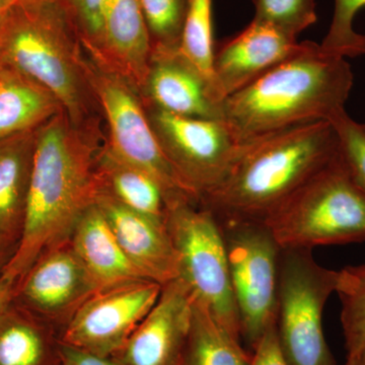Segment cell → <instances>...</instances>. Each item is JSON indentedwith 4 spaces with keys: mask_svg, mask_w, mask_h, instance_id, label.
I'll use <instances>...</instances> for the list:
<instances>
[{
    "mask_svg": "<svg viewBox=\"0 0 365 365\" xmlns=\"http://www.w3.org/2000/svg\"><path fill=\"white\" fill-rule=\"evenodd\" d=\"M16 245L0 244V275L16 252Z\"/></svg>",
    "mask_w": 365,
    "mask_h": 365,
    "instance_id": "836d02e7",
    "label": "cell"
},
{
    "mask_svg": "<svg viewBox=\"0 0 365 365\" xmlns=\"http://www.w3.org/2000/svg\"><path fill=\"white\" fill-rule=\"evenodd\" d=\"M254 20L297 38L318 20L314 0H253Z\"/></svg>",
    "mask_w": 365,
    "mask_h": 365,
    "instance_id": "4316f807",
    "label": "cell"
},
{
    "mask_svg": "<svg viewBox=\"0 0 365 365\" xmlns=\"http://www.w3.org/2000/svg\"><path fill=\"white\" fill-rule=\"evenodd\" d=\"M98 290L68 241L38 258L16 283L14 302L47 323L64 322L66 325L76 309Z\"/></svg>",
    "mask_w": 365,
    "mask_h": 365,
    "instance_id": "7c38bea8",
    "label": "cell"
},
{
    "mask_svg": "<svg viewBox=\"0 0 365 365\" xmlns=\"http://www.w3.org/2000/svg\"><path fill=\"white\" fill-rule=\"evenodd\" d=\"M145 107L163 153L201 202L225 179L239 144L222 120Z\"/></svg>",
    "mask_w": 365,
    "mask_h": 365,
    "instance_id": "30bf717a",
    "label": "cell"
},
{
    "mask_svg": "<svg viewBox=\"0 0 365 365\" xmlns=\"http://www.w3.org/2000/svg\"><path fill=\"white\" fill-rule=\"evenodd\" d=\"M339 153V139L330 121L250 139L237 145L225 179L200 205L220 222H264Z\"/></svg>",
    "mask_w": 365,
    "mask_h": 365,
    "instance_id": "7a4b0ae2",
    "label": "cell"
},
{
    "mask_svg": "<svg viewBox=\"0 0 365 365\" xmlns=\"http://www.w3.org/2000/svg\"><path fill=\"white\" fill-rule=\"evenodd\" d=\"M101 124L76 126L61 112L38 128L20 242L2 275L16 283L45 252L71 240L100 192Z\"/></svg>",
    "mask_w": 365,
    "mask_h": 365,
    "instance_id": "6da1fadb",
    "label": "cell"
},
{
    "mask_svg": "<svg viewBox=\"0 0 365 365\" xmlns=\"http://www.w3.org/2000/svg\"><path fill=\"white\" fill-rule=\"evenodd\" d=\"M140 96L145 106L162 111L220 120L208 78L182 55L179 46L153 45Z\"/></svg>",
    "mask_w": 365,
    "mask_h": 365,
    "instance_id": "9a60e30c",
    "label": "cell"
},
{
    "mask_svg": "<svg viewBox=\"0 0 365 365\" xmlns=\"http://www.w3.org/2000/svg\"><path fill=\"white\" fill-rule=\"evenodd\" d=\"M365 0H334L332 21L319 47L327 54L355 58L365 54V35L355 31V16Z\"/></svg>",
    "mask_w": 365,
    "mask_h": 365,
    "instance_id": "484cf974",
    "label": "cell"
},
{
    "mask_svg": "<svg viewBox=\"0 0 365 365\" xmlns=\"http://www.w3.org/2000/svg\"><path fill=\"white\" fill-rule=\"evenodd\" d=\"M220 223L241 338L253 349L275 324L282 248L264 222Z\"/></svg>",
    "mask_w": 365,
    "mask_h": 365,
    "instance_id": "9c48e42d",
    "label": "cell"
},
{
    "mask_svg": "<svg viewBox=\"0 0 365 365\" xmlns=\"http://www.w3.org/2000/svg\"><path fill=\"white\" fill-rule=\"evenodd\" d=\"M249 365H289L281 350L275 324L252 349Z\"/></svg>",
    "mask_w": 365,
    "mask_h": 365,
    "instance_id": "4dcf8cb0",
    "label": "cell"
},
{
    "mask_svg": "<svg viewBox=\"0 0 365 365\" xmlns=\"http://www.w3.org/2000/svg\"><path fill=\"white\" fill-rule=\"evenodd\" d=\"M282 249L365 242V192L339 155L264 222Z\"/></svg>",
    "mask_w": 365,
    "mask_h": 365,
    "instance_id": "5b68a950",
    "label": "cell"
},
{
    "mask_svg": "<svg viewBox=\"0 0 365 365\" xmlns=\"http://www.w3.org/2000/svg\"><path fill=\"white\" fill-rule=\"evenodd\" d=\"M16 281L0 275V316L11 306L16 297Z\"/></svg>",
    "mask_w": 365,
    "mask_h": 365,
    "instance_id": "d6a6232c",
    "label": "cell"
},
{
    "mask_svg": "<svg viewBox=\"0 0 365 365\" xmlns=\"http://www.w3.org/2000/svg\"><path fill=\"white\" fill-rule=\"evenodd\" d=\"M81 49L83 71L107 123L108 148L155 178L168 197V207L176 202L200 204L163 153L135 86L97 53Z\"/></svg>",
    "mask_w": 365,
    "mask_h": 365,
    "instance_id": "8992f818",
    "label": "cell"
},
{
    "mask_svg": "<svg viewBox=\"0 0 365 365\" xmlns=\"http://www.w3.org/2000/svg\"><path fill=\"white\" fill-rule=\"evenodd\" d=\"M160 292L162 285L150 280L98 290L72 314L60 341L98 356H115L155 306Z\"/></svg>",
    "mask_w": 365,
    "mask_h": 365,
    "instance_id": "8fae6325",
    "label": "cell"
},
{
    "mask_svg": "<svg viewBox=\"0 0 365 365\" xmlns=\"http://www.w3.org/2000/svg\"><path fill=\"white\" fill-rule=\"evenodd\" d=\"M336 294L347 357L365 352V263L341 269Z\"/></svg>",
    "mask_w": 365,
    "mask_h": 365,
    "instance_id": "cb8c5ba5",
    "label": "cell"
},
{
    "mask_svg": "<svg viewBox=\"0 0 365 365\" xmlns=\"http://www.w3.org/2000/svg\"><path fill=\"white\" fill-rule=\"evenodd\" d=\"M251 353L194 299L193 318L181 365H249Z\"/></svg>",
    "mask_w": 365,
    "mask_h": 365,
    "instance_id": "603a6c76",
    "label": "cell"
},
{
    "mask_svg": "<svg viewBox=\"0 0 365 365\" xmlns=\"http://www.w3.org/2000/svg\"><path fill=\"white\" fill-rule=\"evenodd\" d=\"M344 365H365V352L355 356L347 357Z\"/></svg>",
    "mask_w": 365,
    "mask_h": 365,
    "instance_id": "d590c367",
    "label": "cell"
},
{
    "mask_svg": "<svg viewBox=\"0 0 365 365\" xmlns=\"http://www.w3.org/2000/svg\"><path fill=\"white\" fill-rule=\"evenodd\" d=\"M78 30L81 43L88 49L102 47V11L104 0H58Z\"/></svg>",
    "mask_w": 365,
    "mask_h": 365,
    "instance_id": "f546056e",
    "label": "cell"
},
{
    "mask_svg": "<svg viewBox=\"0 0 365 365\" xmlns=\"http://www.w3.org/2000/svg\"><path fill=\"white\" fill-rule=\"evenodd\" d=\"M339 139L340 157L354 181L365 192V123L343 111L331 120Z\"/></svg>",
    "mask_w": 365,
    "mask_h": 365,
    "instance_id": "f1b7e54d",
    "label": "cell"
},
{
    "mask_svg": "<svg viewBox=\"0 0 365 365\" xmlns=\"http://www.w3.org/2000/svg\"><path fill=\"white\" fill-rule=\"evenodd\" d=\"M339 272L323 267L312 250L282 249L275 327L289 365H337L327 344L323 313Z\"/></svg>",
    "mask_w": 365,
    "mask_h": 365,
    "instance_id": "52a82bcc",
    "label": "cell"
},
{
    "mask_svg": "<svg viewBox=\"0 0 365 365\" xmlns=\"http://www.w3.org/2000/svg\"><path fill=\"white\" fill-rule=\"evenodd\" d=\"M179 48L211 83L215 53L212 0H189Z\"/></svg>",
    "mask_w": 365,
    "mask_h": 365,
    "instance_id": "d4e9b609",
    "label": "cell"
},
{
    "mask_svg": "<svg viewBox=\"0 0 365 365\" xmlns=\"http://www.w3.org/2000/svg\"><path fill=\"white\" fill-rule=\"evenodd\" d=\"M354 76L347 59L306 41L281 62L220 104V120L237 144L292 127L331 121L346 111Z\"/></svg>",
    "mask_w": 365,
    "mask_h": 365,
    "instance_id": "3957f363",
    "label": "cell"
},
{
    "mask_svg": "<svg viewBox=\"0 0 365 365\" xmlns=\"http://www.w3.org/2000/svg\"><path fill=\"white\" fill-rule=\"evenodd\" d=\"M302 45L297 38L253 19L215 50L210 83L213 102L220 107L225 98L297 54Z\"/></svg>",
    "mask_w": 365,
    "mask_h": 365,
    "instance_id": "5bb4252c",
    "label": "cell"
},
{
    "mask_svg": "<svg viewBox=\"0 0 365 365\" xmlns=\"http://www.w3.org/2000/svg\"><path fill=\"white\" fill-rule=\"evenodd\" d=\"M165 227L176 250L179 277L228 333L241 340V324L230 282L220 223L200 204L168 207Z\"/></svg>",
    "mask_w": 365,
    "mask_h": 365,
    "instance_id": "ba28073f",
    "label": "cell"
},
{
    "mask_svg": "<svg viewBox=\"0 0 365 365\" xmlns=\"http://www.w3.org/2000/svg\"><path fill=\"white\" fill-rule=\"evenodd\" d=\"M60 365H123L113 357L98 356L58 342Z\"/></svg>",
    "mask_w": 365,
    "mask_h": 365,
    "instance_id": "1f68e13d",
    "label": "cell"
},
{
    "mask_svg": "<svg viewBox=\"0 0 365 365\" xmlns=\"http://www.w3.org/2000/svg\"><path fill=\"white\" fill-rule=\"evenodd\" d=\"M96 205L124 253L146 279L163 287L179 277L176 250L165 222L126 207L101 189Z\"/></svg>",
    "mask_w": 365,
    "mask_h": 365,
    "instance_id": "2e32d148",
    "label": "cell"
},
{
    "mask_svg": "<svg viewBox=\"0 0 365 365\" xmlns=\"http://www.w3.org/2000/svg\"><path fill=\"white\" fill-rule=\"evenodd\" d=\"M69 242L98 290L148 280L124 253L96 203L81 216Z\"/></svg>",
    "mask_w": 365,
    "mask_h": 365,
    "instance_id": "ac0fdd59",
    "label": "cell"
},
{
    "mask_svg": "<svg viewBox=\"0 0 365 365\" xmlns=\"http://www.w3.org/2000/svg\"><path fill=\"white\" fill-rule=\"evenodd\" d=\"M37 130L0 141V244L18 246L20 242Z\"/></svg>",
    "mask_w": 365,
    "mask_h": 365,
    "instance_id": "d6986e66",
    "label": "cell"
},
{
    "mask_svg": "<svg viewBox=\"0 0 365 365\" xmlns=\"http://www.w3.org/2000/svg\"><path fill=\"white\" fill-rule=\"evenodd\" d=\"M21 0H0V25Z\"/></svg>",
    "mask_w": 365,
    "mask_h": 365,
    "instance_id": "e575fe53",
    "label": "cell"
},
{
    "mask_svg": "<svg viewBox=\"0 0 365 365\" xmlns=\"http://www.w3.org/2000/svg\"><path fill=\"white\" fill-rule=\"evenodd\" d=\"M47 322L11 302L0 316V365H60Z\"/></svg>",
    "mask_w": 365,
    "mask_h": 365,
    "instance_id": "7402d4cb",
    "label": "cell"
},
{
    "mask_svg": "<svg viewBox=\"0 0 365 365\" xmlns=\"http://www.w3.org/2000/svg\"><path fill=\"white\" fill-rule=\"evenodd\" d=\"M91 51L103 57L140 93L153 52V40L139 0H104L102 47L100 51Z\"/></svg>",
    "mask_w": 365,
    "mask_h": 365,
    "instance_id": "e0dca14e",
    "label": "cell"
},
{
    "mask_svg": "<svg viewBox=\"0 0 365 365\" xmlns=\"http://www.w3.org/2000/svg\"><path fill=\"white\" fill-rule=\"evenodd\" d=\"M100 189L126 207L165 223L168 197L151 175L115 155L105 141L98 153Z\"/></svg>",
    "mask_w": 365,
    "mask_h": 365,
    "instance_id": "44dd1931",
    "label": "cell"
},
{
    "mask_svg": "<svg viewBox=\"0 0 365 365\" xmlns=\"http://www.w3.org/2000/svg\"><path fill=\"white\" fill-rule=\"evenodd\" d=\"M81 38L58 0H21L0 25V66L39 83L76 126L100 123Z\"/></svg>",
    "mask_w": 365,
    "mask_h": 365,
    "instance_id": "277c9868",
    "label": "cell"
},
{
    "mask_svg": "<svg viewBox=\"0 0 365 365\" xmlns=\"http://www.w3.org/2000/svg\"><path fill=\"white\" fill-rule=\"evenodd\" d=\"M194 299L180 277L163 284L155 306L113 359L123 365H181L191 330Z\"/></svg>",
    "mask_w": 365,
    "mask_h": 365,
    "instance_id": "4fadbf2b",
    "label": "cell"
},
{
    "mask_svg": "<svg viewBox=\"0 0 365 365\" xmlns=\"http://www.w3.org/2000/svg\"><path fill=\"white\" fill-rule=\"evenodd\" d=\"M61 112L59 101L49 91L0 66V141L36 130Z\"/></svg>",
    "mask_w": 365,
    "mask_h": 365,
    "instance_id": "ffe728a7",
    "label": "cell"
},
{
    "mask_svg": "<svg viewBox=\"0 0 365 365\" xmlns=\"http://www.w3.org/2000/svg\"><path fill=\"white\" fill-rule=\"evenodd\" d=\"M188 1L139 0L153 45H180Z\"/></svg>",
    "mask_w": 365,
    "mask_h": 365,
    "instance_id": "83f0119b",
    "label": "cell"
}]
</instances>
